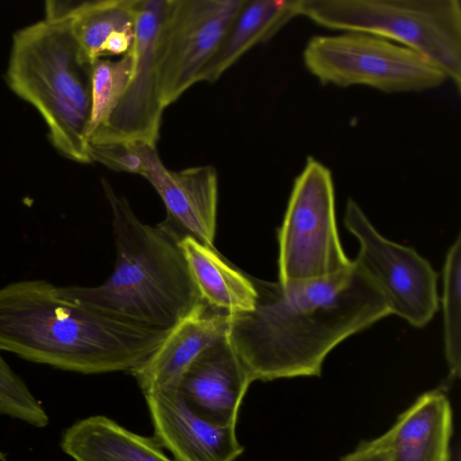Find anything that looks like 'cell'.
I'll list each match as a JSON object with an SVG mask.
<instances>
[{
  "label": "cell",
  "mask_w": 461,
  "mask_h": 461,
  "mask_svg": "<svg viewBox=\"0 0 461 461\" xmlns=\"http://www.w3.org/2000/svg\"><path fill=\"white\" fill-rule=\"evenodd\" d=\"M144 144H88V153L92 163L98 162L117 172L141 176L144 171Z\"/></svg>",
  "instance_id": "cell-23"
},
{
  "label": "cell",
  "mask_w": 461,
  "mask_h": 461,
  "mask_svg": "<svg viewBox=\"0 0 461 461\" xmlns=\"http://www.w3.org/2000/svg\"><path fill=\"white\" fill-rule=\"evenodd\" d=\"M300 15L322 27L372 34L430 60L461 87L459 0H300Z\"/></svg>",
  "instance_id": "cell-5"
},
{
  "label": "cell",
  "mask_w": 461,
  "mask_h": 461,
  "mask_svg": "<svg viewBox=\"0 0 461 461\" xmlns=\"http://www.w3.org/2000/svg\"><path fill=\"white\" fill-rule=\"evenodd\" d=\"M132 47L119 60L98 59L91 68V106L86 140L104 127L130 83L134 68Z\"/></svg>",
  "instance_id": "cell-20"
},
{
  "label": "cell",
  "mask_w": 461,
  "mask_h": 461,
  "mask_svg": "<svg viewBox=\"0 0 461 461\" xmlns=\"http://www.w3.org/2000/svg\"><path fill=\"white\" fill-rule=\"evenodd\" d=\"M246 0H167L155 67L164 108L192 86Z\"/></svg>",
  "instance_id": "cell-8"
},
{
  "label": "cell",
  "mask_w": 461,
  "mask_h": 461,
  "mask_svg": "<svg viewBox=\"0 0 461 461\" xmlns=\"http://www.w3.org/2000/svg\"><path fill=\"white\" fill-rule=\"evenodd\" d=\"M339 461H392L381 437L362 441L357 448Z\"/></svg>",
  "instance_id": "cell-24"
},
{
  "label": "cell",
  "mask_w": 461,
  "mask_h": 461,
  "mask_svg": "<svg viewBox=\"0 0 461 461\" xmlns=\"http://www.w3.org/2000/svg\"><path fill=\"white\" fill-rule=\"evenodd\" d=\"M146 178L164 202L167 219L184 233L213 248L218 206V174L214 167L170 170L154 145L144 144Z\"/></svg>",
  "instance_id": "cell-13"
},
{
  "label": "cell",
  "mask_w": 461,
  "mask_h": 461,
  "mask_svg": "<svg viewBox=\"0 0 461 461\" xmlns=\"http://www.w3.org/2000/svg\"><path fill=\"white\" fill-rule=\"evenodd\" d=\"M91 68L67 16L45 10V18L17 30L5 80L44 120L48 137L64 158L92 163L86 140L91 106Z\"/></svg>",
  "instance_id": "cell-4"
},
{
  "label": "cell",
  "mask_w": 461,
  "mask_h": 461,
  "mask_svg": "<svg viewBox=\"0 0 461 461\" xmlns=\"http://www.w3.org/2000/svg\"><path fill=\"white\" fill-rule=\"evenodd\" d=\"M451 434L450 402L436 390L418 397L382 438L392 461H449Z\"/></svg>",
  "instance_id": "cell-16"
},
{
  "label": "cell",
  "mask_w": 461,
  "mask_h": 461,
  "mask_svg": "<svg viewBox=\"0 0 461 461\" xmlns=\"http://www.w3.org/2000/svg\"><path fill=\"white\" fill-rule=\"evenodd\" d=\"M303 63L322 85L366 86L384 93L420 92L442 86L446 74L421 54L363 32L316 35Z\"/></svg>",
  "instance_id": "cell-6"
},
{
  "label": "cell",
  "mask_w": 461,
  "mask_h": 461,
  "mask_svg": "<svg viewBox=\"0 0 461 461\" xmlns=\"http://www.w3.org/2000/svg\"><path fill=\"white\" fill-rule=\"evenodd\" d=\"M168 331L133 325L59 295L41 279L0 288V350L86 375L131 372Z\"/></svg>",
  "instance_id": "cell-2"
},
{
  "label": "cell",
  "mask_w": 461,
  "mask_h": 461,
  "mask_svg": "<svg viewBox=\"0 0 461 461\" xmlns=\"http://www.w3.org/2000/svg\"><path fill=\"white\" fill-rule=\"evenodd\" d=\"M230 314L203 303L168 331L155 351L131 372L143 393L175 388L189 364L229 329Z\"/></svg>",
  "instance_id": "cell-14"
},
{
  "label": "cell",
  "mask_w": 461,
  "mask_h": 461,
  "mask_svg": "<svg viewBox=\"0 0 461 461\" xmlns=\"http://www.w3.org/2000/svg\"><path fill=\"white\" fill-rule=\"evenodd\" d=\"M252 279L255 308L230 315L228 336L253 382L318 376L338 344L391 314L355 261L321 279L285 285Z\"/></svg>",
  "instance_id": "cell-1"
},
{
  "label": "cell",
  "mask_w": 461,
  "mask_h": 461,
  "mask_svg": "<svg viewBox=\"0 0 461 461\" xmlns=\"http://www.w3.org/2000/svg\"><path fill=\"white\" fill-rule=\"evenodd\" d=\"M202 300L230 315L254 310L258 292L252 277L230 267L216 252L190 235L179 241Z\"/></svg>",
  "instance_id": "cell-19"
},
{
  "label": "cell",
  "mask_w": 461,
  "mask_h": 461,
  "mask_svg": "<svg viewBox=\"0 0 461 461\" xmlns=\"http://www.w3.org/2000/svg\"><path fill=\"white\" fill-rule=\"evenodd\" d=\"M444 339L445 352L450 375H460V294H461V240L457 237L449 249L443 271Z\"/></svg>",
  "instance_id": "cell-21"
},
{
  "label": "cell",
  "mask_w": 461,
  "mask_h": 461,
  "mask_svg": "<svg viewBox=\"0 0 461 461\" xmlns=\"http://www.w3.org/2000/svg\"><path fill=\"white\" fill-rule=\"evenodd\" d=\"M167 0H136L134 68L126 90L107 124L93 133L88 144L157 145L163 107L157 86L155 50Z\"/></svg>",
  "instance_id": "cell-10"
},
{
  "label": "cell",
  "mask_w": 461,
  "mask_h": 461,
  "mask_svg": "<svg viewBox=\"0 0 461 461\" xmlns=\"http://www.w3.org/2000/svg\"><path fill=\"white\" fill-rule=\"evenodd\" d=\"M277 239L283 285L329 277L353 265L337 230L331 172L313 157L294 179Z\"/></svg>",
  "instance_id": "cell-7"
},
{
  "label": "cell",
  "mask_w": 461,
  "mask_h": 461,
  "mask_svg": "<svg viewBox=\"0 0 461 461\" xmlns=\"http://www.w3.org/2000/svg\"><path fill=\"white\" fill-rule=\"evenodd\" d=\"M154 438L176 461H236L244 452L236 427L212 423L195 413L176 388L143 393Z\"/></svg>",
  "instance_id": "cell-12"
},
{
  "label": "cell",
  "mask_w": 461,
  "mask_h": 461,
  "mask_svg": "<svg viewBox=\"0 0 461 461\" xmlns=\"http://www.w3.org/2000/svg\"><path fill=\"white\" fill-rule=\"evenodd\" d=\"M136 0L48 1L45 10L67 16L84 59L125 54L135 37Z\"/></svg>",
  "instance_id": "cell-15"
},
{
  "label": "cell",
  "mask_w": 461,
  "mask_h": 461,
  "mask_svg": "<svg viewBox=\"0 0 461 461\" xmlns=\"http://www.w3.org/2000/svg\"><path fill=\"white\" fill-rule=\"evenodd\" d=\"M251 383L227 331L189 364L175 388L202 418L216 425L236 427Z\"/></svg>",
  "instance_id": "cell-11"
},
{
  "label": "cell",
  "mask_w": 461,
  "mask_h": 461,
  "mask_svg": "<svg viewBox=\"0 0 461 461\" xmlns=\"http://www.w3.org/2000/svg\"><path fill=\"white\" fill-rule=\"evenodd\" d=\"M300 0H246L198 82L213 83L254 46L273 38L299 13Z\"/></svg>",
  "instance_id": "cell-17"
},
{
  "label": "cell",
  "mask_w": 461,
  "mask_h": 461,
  "mask_svg": "<svg viewBox=\"0 0 461 461\" xmlns=\"http://www.w3.org/2000/svg\"><path fill=\"white\" fill-rule=\"evenodd\" d=\"M60 447L75 461H176L164 453L154 437L139 435L104 415L68 427Z\"/></svg>",
  "instance_id": "cell-18"
},
{
  "label": "cell",
  "mask_w": 461,
  "mask_h": 461,
  "mask_svg": "<svg viewBox=\"0 0 461 461\" xmlns=\"http://www.w3.org/2000/svg\"><path fill=\"white\" fill-rule=\"evenodd\" d=\"M0 413L43 428L49 416L31 393L23 379L16 375L0 354Z\"/></svg>",
  "instance_id": "cell-22"
},
{
  "label": "cell",
  "mask_w": 461,
  "mask_h": 461,
  "mask_svg": "<svg viewBox=\"0 0 461 461\" xmlns=\"http://www.w3.org/2000/svg\"><path fill=\"white\" fill-rule=\"evenodd\" d=\"M102 183L113 212V273L102 285L58 286V292L120 321L169 331L204 303L179 244L185 235L168 219L143 223L123 196Z\"/></svg>",
  "instance_id": "cell-3"
},
{
  "label": "cell",
  "mask_w": 461,
  "mask_h": 461,
  "mask_svg": "<svg viewBox=\"0 0 461 461\" xmlns=\"http://www.w3.org/2000/svg\"><path fill=\"white\" fill-rule=\"evenodd\" d=\"M344 223L359 243L356 265L384 296L392 313L414 327L425 326L438 307V275L413 249L393 242L348 199Z\"/></svg>",
  "instance_id": "cell-9"
},
{
  "label": "cell",
  "mask_w": 461,
  "mask_h": 461,
  "mask_svg": "<svg viewBox=\"0 0 461 461\" xmlns=\"http://www.w3.org/2000/svg\"><path fill=\"white\" fill-rule=\"evenodd\" d=\"M0 461H5V456L3 453L0 452Z\"/></svg>",
  "instance_id": "cell-25"
}]
</instances>
